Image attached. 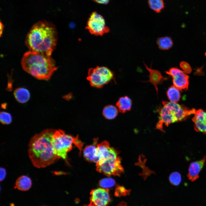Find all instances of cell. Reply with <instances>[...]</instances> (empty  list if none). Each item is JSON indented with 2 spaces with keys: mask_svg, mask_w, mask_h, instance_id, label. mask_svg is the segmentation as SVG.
<instances>
[{
  "mask_svg": "<svg viewBox=\"0 0 206 206\" xmlns=\"http://www.w3.org/2000/svg\"><path fill=\"white\" fill-rule=\"evenodd\" d=\"M116 193L118 195L125 196L128 195L130 192L128 190L126 189L123 187L118 186L116 189Z\"/></svg>",
  "mask_w": 206,
  "mask_h": 206,
  "instance_id": "obj_27",
  "label": "cell"
},
{
  "mask_svg": "<svg viewBox=\"0 0 206 206\" xmlns=\"http://www.w3.org/2000/svg\"><path fill=\"white\" fill-rule=\"evenodd\" d=\"M21 64L25 71L40 80H48L58 69L50 56L30 51L23 55Z\"/></svg>",
  "mask_w": 206,
  "mask_h": 206,
  "instance_id": "obj_3",
  "label": "cell"
},
{
  "mask_svg": "<svg viewBox=\"0 0 206 206\" xmlns=\"http://www.w3.org/2000/svg\"><path fill=\"white\" fill-rule=\"evenodd\" d=\"M118 114L117 109L113 105L107 106L103 109V115L106 118L108 119H114L117 116Z\"/></svg>",
  "mask_w": 206,
  "mask_h": 206,
  "instance_id": "obj_21",
  "label": "cell"
},
{
  "mask_svg": "<svg viewBox=\"0 0 206 206\" xmlns=\"http://www.w3.org/2000/svg\"><path fill=\"white\" fill-rule=\"evenodd\" d=\"M98 140L96 138L94 139L92 144L86 147L83 151L84 156L87 160L96 163L102 159L97 147Z\"/></svg>",
  "mask_w": 206,
  "mask_h": 206,
  "instance_id": "obj_11",
  "label": "cell"
},
{
  "mask_svg": "<svg viewBox=\"0 0 206 206\" xmlns=\"http://www.w3.org/2000/svg\"><path fill=\"white\" fill-rule=\"evenodd\" d=\"M86 28L92 34L102 36L110 31L103 17L96 11L92 13L88 18Z\"/></svg>",
  "mask_w": 206,
  "mask_h": 206,
  "instance_id": "obj_8",
  "label": "cell"
},
{
  "mask_svg": "<svg viewBox=\"0 0 206 206\" xmlns=\"http://www.w3.org/2000/svg\"><path fill=\"white\" fill-rule=\"evenodd\" d=\"M32 184L31 178L27 176L23 175L19 177L16 180L14 188L20 191H26L31 188Z\"/></svg>",
  "mask_w": 206,
  "mask_h": 206,
  "instance_id": "obj_16",
  "label": "cell"
},
{
  "mask_svg": "<svg viewBox=\"0 0 206 206\" xmlns=\"http://www.w3.org/2000/svg\"><path fill=\"white\" fill-rule=\"evenodd\" d=\"M169 180L170 182L172 185L175 186L178 185L181 181V176L178 172H173L170 175Z\"/></svg>",
  "mask_w": 206,
  "mask_h": 206,
  "instance_id": "obj_24",
  "label": "cell"
},
{
  "mask_svg": "<svg viewBox=\"0 0 206 206\" xmlns=\"http://www.w3.org/2000/svg\"><path fill=\"white\" fill-rule=\"evenodd\" d=\"M132 104L131 99L125 96L119 98L116 103V105L120 112L124 113L131 110Z\"/></svg>",
  "mask_w": 206,
  "mask_h": 206,
  "instance_id": "obj_17",
  "label": "cell"
},
{
  "mask_svg": "<svg viewBox=\"0 0 206 206\" xmlns=\"http://www.w3.org/2000/svg\"><path fill=\"white\" fill-rule=\"evenodd\" d=\"M179 90L173 86L168 88L167 94L170 102L177 103L179 100L181 95Z\"/></svg>",
  "mask_w": 206,
  "mask_h": 206,
  "instance_id": "obj_20",
  "label": "cell"
},
{
  "mask_svg": "<svg viewBox=\"0 0 206 206\" xmlns=\"http://www.w3.org/2000/svg\"><path fill=\"white\" fill-rule=\"evenodd\" d=\"M114 77V73L107 67L98 66L89 69L87 79L92 86L100 88L108 83Z\"/></svg>",
  "mask_w": 206,
  "mask_h": 206,
  "instance_id": "obj_6",
  "label": "cell"
},
{
  "mask_svg": "<svg viewBox=\"0 0 206 206\" xmlns=\"http://www.w3.org/2000/svg\"><path fill=\"white\" fill-rule=\"evenodd\" d=\"M4 26L3 23L1 21L0 22V35L1 36L2 34L3 29Z\"/></svg>",
  "mask_w": 206,
  "mask_h": 206,
  "instance_id": "obj_30",
  "label": "cell"
},
{
  "mask_svg": "<svg viewBox=\"0 0 206 206\" xmlns=\"http://www.w3.org/2000/svg\"><path fill=\"white\" fill-rule=\"evenodd\" d=\"M156 43L159 49L162 50H168L173 45V41L169 36H164L157 38Z\"/></svg>",
  "mask_w": 206,
  "mask_h": 206,
  "instance_id": "obj_19",
  "label": "cell"
},
{
  "mask_svg": "<svg viewBox=\"0 0 206 206\" xmlns=\"http://www.w3.org/2000/svg\"><path fill=\"white\" fill-rule=\"evenodd\" d=\"M96 170L107 176H119L123 171L120 158H109L102 159L96 163Z\"/></svg>",
  "mask_w": 206,
  "mask_h": 206,
  "instance_id": "obj_7",
  "label": "cell"
},
{
  "mask_svg": "<svg viewBox=\"0 0 206 206\" xmlns=\"http://www.w3.org/2000/svg\"><path fill=\"white\" fill-rule=\"evenodd\" d=\"M6 175V171L5 169L1 167L0 169V180L1 181L5 179Z\"/></svg>",
  "mask_w": 206,
  "mask_h": 206,
  "instance_id": "obj_28",
  "label": "cell"
},
{
  "mask_svg": "<svg viewBox=\"0 0 206 206\" xmlns=\"http://www.w3.org/2000/svg\"><path fill=\"white\" fill-rule=\"evenodd\" d=\"M56 130L52 128L45 129L31 139L28 152L35 167H46L60 158L55 154L52 143V137Z\"/></svg>",
  "mask_w": 206,
  "mask_h": 206,
  "instance_id": "obj_2",
  "label": "cell"
},
{
  "mask_svg": "<svg viewBox=\"0 0 206 206\" xmlns=\"http://www.w3.org/2000/svg\"><path fill=\"white\" fill-rule=\"evenodd\" d=\"M162 104L163 106L157 110L159 121L156 125L157 128L162 131L163 124L168 126L171 124L185 119L196 112L194 108L189 109L176 102L163 101Z\"/></svg>",
  "mask_w": 206,
  "mask_h": 206,
  "instance_id": "obj_4",
  "label": "cell"
},
{
  "mask_svg": "<svg viewBox=\"0 0 206 206\" xmlns=\"http://www.w3.org/2000/svg\"><path fill=\"white\" fill-rule=\"evenodd\" d=\"M173 78V86L179 90H187L189 84V76L184 72L173 67L166 72Z\"/></svg>",
  "mask_w": 206,
  "mask_h": 206,
  "instance_id": "obj_9",
  "label": "cell"
},
{
  "mask_svg": "<svg viewBox=\"0 0 206 206\" xmlns=\"http://www.w3.org/2000/svg\"><path fill=\"white\" fill-rule=\"evenodd\" d=\"M90 194L92 206H106L110 201L107 189L100 188L94 189L92 191Z\"/></svg>",
  "mask_w": 206,
  "mask_h": 206,
  "instance_id": "obj_10",
  "label": "cell"
},
{
  "mask_svg": "<svg viewBox=\"0 0 206 206\" xmlns=\"http://www.w3.org/2000/svg\"><path fill=\"white\" fill-rule=\"evenodd\" d=\"M118 206H128L127 204L124 202H122L120 203Z\"/></svg>",
  "mask_w": 206,
  "mask_h": 206,
  "instance_id": "obj_31",
  "label": "cell"
},
{
  "mask_svg": "<svg viewBox=\"0 0 206 206\" xmlns=\"http://www.w3.org/2000/svg\"><path fill=\"white\" fill-rule=\"evenodd\" d=\"M97 146L102 159L118 157L116 151L114 148L110 147V144L108 141L104 140L98 144Z\"/></svg>",
  "mask_w": 206,
  "mask_h": 206,
  "instance_id": "obj_15",
  "label": "cell"
},
{
  "mask_svg": "<svg viewBox=\"0 0 206 206\" xmlns=\"http://www.w3.org/2000/svg\"><path fill=\"white\" fill-rule=\"evenodd\" d=\"M12 116L9 113L5 112H1L0 115V120L3 124H8L12 122Z\"/></svg>",
  "mask_w": 206,
  "mask_h": 206,
  "instance_id": "obj_25",
  "label": "cell"
},
{
  "mask_svg": "<svg viewBox=\"0 0 206 206\" xmlns=\"http://www.w3.org/2000/svg\"><path fill=\"white\" fill-rule=\"evenodd\" d=\"M149 7L155 12L159 13L165 7V4L163 0H148Z\"/></svg>",
  "mask_w": 206,
  "mask_h": 206,
  "instance_id": "obj_22",
  "label": "cell"
},
{
  "mask_svg": "<svg viewBox=\"0 0 206 206\" xmlns=\"http://www.w3.org/2000/svg\"><path fill=\"white\" fill-rule=\"evenodd\" d=\"M181 68L183 71L186 73L189 74L192 71V68L190 65L187 62L184 61L181 62L180 64Z\"/></svg>",
  "mask_w": 206,
  "mask_h": 206,
  "instance_id": "obj_26",
  "label": "cell"
},
{
  "mask_svg": "<svg viewBox=\"0 0 206 206\" xmlns=\"http://www.w3.org/2000/svg\"><path fill=\"white\" fill-rule=\"evenodd\" d=\"M94 2L99 4H106L109 2L110 0H92Z\"/></svg>",
  "mask_w": 206,
  "mask_h": 206,
  "instance_id": "obj_29",
  "label": "cell"
},
{
  "mask_svg": "<svg viewBox=\"0 0 206 206\" xmlns=\"http://www.w3.org/2000/svg\"><path fill=\"white\" fill-rule=\"evenodd\" d=\"M144 65L149 73V80L146 82H150L154 86L157 94L158 92L157 85L162 84L165 80H167L168 78L164 77L158 70L153 69L151 67H148L144 63Z\"/></svg>",
  "mask_w": 206,
  "mask_h": 206,
  "instance_id": "obj_13",
  "label": "cell"
},
{
  "mask_svg": "<svg viewBox=\"0 0 206 206\" xmlns=\"http://www.w3.org/2000/svg\"><path fill=\"white\" fill-rule=\"evenodd\" d=\"M192 121L197 131L206 134V112L201 109L196 111Z\"/></svg>",
  "mask_w": 206,
  "mask_h": 206,
  "instance_id": "obj_12",
  "label": "cell"
},
{
  "mask_svg": "<svg viewBox=\"0 0 206 206\" xmlns=\"http://www.w3.org/2000/svg\"><path fill=\"white\" fill-rule=\"evenodd\" d=\"M115 184V180L110 178L101 179L99 182V185L103 188L107 189L113 187Z\"/></svg>",
  "mask_w": 206,
  "mask_h": 206,
  "instance_id": "obj_23",
  "label": "cell"
},
{
  "mask_svg": "<svg viewBox=\"0 0 206 206\" xmlns=\"http://www.w3.org/2000/svg\"><path fill=\"white\" fill-rule=\"evenodd\" d=\"M57 37V31L53 24L40 21L30 29L25 43L29 51L50 56L56 46Z\"/></svg>",
  "mask_w": 206,
  "mask_h": 206,
  "instance_id": "obj_1",
  "label": "cell"
},
{
  "mask_svg": "<svg viewBox=\"0 0 206 206\" xmlns=\"http://www.w3.org/2000/svg\"><path fill=\"white\" fill-rule=\"evenodd\" d=\"M14 95L18 102L24 103L27 102L30 98V94L27 89L23 88H19L14 92Z\"/></svg>",
  "mask_w": 206,
  "mask_h": 206,
  "instance_id": "obj_18",
  "label": "cell"
},
{
  "mask_svg": "<svg viewBox=\"0 0 206 206\" xmlns=\"http://www.w3.org/2000/svg\"><path fill=\"white\" fill-rule=\"evenodd\" d=\"M52 141L55 154L64 159H66L67 153L72 149L73 144L77 147L80 152L83 145L78 136L74 137L67 134L60 129L55 131Z\"/></svg>",
  "mask_w": 206,
  "mask_h": 206,
  "instance_id": "obj_5",
  "label": "cell"
},
{
  "mask_svg": "<svg viewBox=\"0 0 206 206\" xmlns=\"http://www.w3.org/2000/svg\"><path fill=\"white\" fill-rule=\"evenodd\" d=\"M206 158L193 162L189 165L188 168V177L191 181H193L199 177V175L204 165Z\"/></svg>",
  "mask_w": 206,
  "mask_h": 206,
  "instance_id": "obj_14",
  "label": "cell"
}]
</instances>
